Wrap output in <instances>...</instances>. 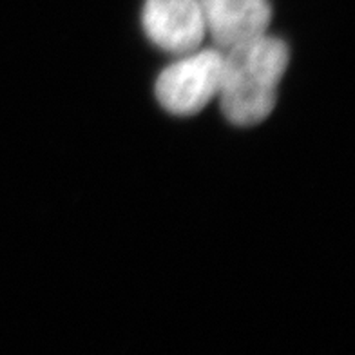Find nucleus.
<instances>
[{
  "mask_svg": "<svg viewBox=\"0 0 355 355\" xmlns=\"http://www.w3.org/2000/svg\"><path fill=\"white\" fill-rule=\"evenodd\" d=\"M288 60L286 44L266 33L227 49L218 93L225 118L234 125L252 127L270 116Z\"/></svg>",
  "mask_w": 355,
  "mask_h": 355,
  "instance_id": "nucleus-1",
  "label": "nucleus"
},
{
  "mask_svg": "<svg viewBox=\"0 0 355 355\" xmlns=\"http://www.w3.org/2000/svg\"><path fill=\"white\" fill-rule=\"evenodd\" d=\"M223 73V51L203 49L183 55L156 80V98L165 111L192 116L218 96Z\"/></svg>",
  "mask_w": 355,
  "mask_h": 355,
  "instance_id": "nucleus-2",
  "label": "nucleus"
},
{
  "mask_svg": "<svg viewBox=\"0 0 355 355\" xmlns=\"http://www.w3.org/2000/svg\"><path fill=\"white\" fill-rule=\"evenodd\" d=\"M141 22L150 42L173 55L196 51L207 35L200 0H145Z\"/></svg>",
  "mask_w": 355,
  "mask_h": 355,
  "instance_id": "nucleus-3",
  "label": "nucleus"
},
{
  "mask_svg": "<svg viewBox=\"0 0 355 355\" xmlns=\"http://www.w3.org/2000/svg\"><path fill=\"white\" fill-rule=\"evenodd\" d=\"M200 4L207 33L221 51L266 33L272 19L268 0H200Z\"/></svg>",
  "mask_w": 355,
  "mask_h": 355,
  "instance_id": "nucleus-4",
  "label": "nucleus"
}]
</instances>
